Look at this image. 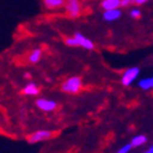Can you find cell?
Wrapping results in <instances>:
<instances>
[{"mask_svg": "<svg viewBox=\"0 0 153 153\" xmlns=\"http://www.w3.org/2000/svg\"><path fill=\"white\" fill-rule=\"evenodd\" d=\"M81 87H82V80L79 76H72V77L67 79L61 86L62 91L66 94H77L81 90Z\"/></svg>", "mask_w": 153, "mask_h": 153, "instance_id": "obj_1", "label": "cell"}, {"mask_svg": "<svg viewBox=\"0 0 153 153\" xmlns=\"http://www.w3.org/2000/svg\"><path fill=\"white\" fill-rule=\"evenodd\" d=\"M138 75H140V68L138 67H129L127 68V70L123 72V75H122V77H121V82H122V85L128 87V86H131L133 81L138 77Z\"/></svg>", "mask_w": 153, "mask_h": 153, "instance_id": "obj_2", "label": "cell"}, {"mask_svg": "<svg viewBox=\"0 0 153 153\" xmlns=\"http://www.w3.org/2000/svg\"><path fill=\"white\" fill-rule=\"evenodd\" d=\"M53 136V133L49 129H40V131H36L34 133H31L27 137V141L29 143H37V142H42V141H46L49 138Z\"/></svg>", "mask_w": 153, "mask_h": 153, "instance_id": "obj_3", "label": "cell"}, {"mask_svg": "<svg viewBox=\"0 0 153 153\" xmlns=\"http://www.w3.org/2000/svg\"><path fill=\"white\" fill-rule=\"evenodd\" d=\"M74 40L76 42V46H81V48L86 49V50H94V48H95L92 40L87 39V37L83 36L81 33H76L74 35Z\"/></svg>", "mask_w": 153, "mask_h": 153, "instance_id": "obj_4", "label": "cell"}, {"mask_svg": "<svg viewBox=\"0 0 153 153\" xmlns=\"http://www.w3.org/2000/svg\"><path fill=\"white\" fill-rule=\"evenodd\" d=\"M66 11L71 18H77L81 11V4L79 0H68L66 3Z\"/></svg>", "mask_w": 153, "mask_h": 153, "instance_id": "obj_5", "label": "cell"}, {"mask_svg": "<svg viewBox=\"0 0 153 153\" xmlns=\"http://www.w3.org/2000/svg\"><path fill=\"white\" fill-rule=\"evenodd\" d=\"M36 106L42 111H53L57 108V102L53 100H48V98H39L36 101Z\"/></svg>", "mask_w": 153, "mask_h": 153, "instance_id": "obj_6", "label": "cell"}, {"mask_svg": "<svg viewBox=\"0 0 153 153\" xmlns=\"http://www.w3.org/2000/svg\"><path fill=\"white\" fill-rule=\"evenodd\" d=\"M122 16V13L120 9H113V10H107L103 13V19L106 21H116Z\"/></svg>", "mask_w": 153, "mask_h": 153, "instance_id": "obj_7", "label": "cell"}, {"mask_svg": "<svg viewBox=\"0 0 153 153\" xmlns=\"http://www.w3.org/2000/svg\"><path fill=\"white\" fill-rule=\"evenodd\" d=\"M120 6H121V0H102L101 3V7L105 11L118 9Z\"/></svg>", "mask_w": 153, "mask_h": 153, "instance_id": "obj_8", "label": "cell"}, {"mask_svg": "<svg viewBox=\"0 0 153 153\" xmlns=\"http://www.w3.org/2000/svg\"><path fill=\"white\" fill-rule=\"evenodd\" d=\"M147 142V136H144V134H138V136H134L133 138H132V141H131V147L133 148V147H141V146H143L144 143Z\"/></svg>", "mask_w": 153, "mask_h": 153, "instance_id": "obj_9", "label": "cell"}, {"mask_svg": "<svg viewBox=\"0 0 153 153\" xmlns=\"http://www.w3.org/2000/svg\"><path fill=\"white\" fill-rule=\"evenodd\" d=\"M22 92H24L25 95H29V96H34V95L39 94L40 90H39V87H37L34 82H30V83H27V85L24 87Z\"/></svg>", "mask_w": 153, "mask_h": 153, "instance_id": "obj_10", "label": "cell"}, {"mask_svg": "<svg viewBox=\"0 0 153 153\" xmlns=\"http://www.w3.org/2000/svg\"><path fill=\"white\" fill-rule=\"evenodd\" d=\"M41 56H42L41 49H35V50H33L31 53L29 55V61H30L31 64H37V62L40 61Z\"/></svg>", "mask_w": 153, "mask_h": 153, "instance_id": "obj_11", "label": "cell"}, {"mask_svg": "<svg viewBox=\"0 0 153 153\" xmlns=\"http://www.w3.org/2000/svg\"><path fill=\"white\" fill-rule=\"evenodd\" d=\"M65 4V0H44V5L48 9H56Z\"/></svg>", "mask_w": 153, "mask_h": 153, "instance_id": "obj_12", "label": "cell"}, {"mask_svg": "<svg viewBox=\"0 0 153 153\" xmlns=\"http://www.w3.org/2000/svg\"><path fill=\"white\" fill-rule=\"evenodd\" d=\"M138 86L144 90V91H147V90H151L153 87V79L152 77H146V79H143L138 82Z\"/></svg>", "mask_w": 153, "mask_h": 153, "instance_id": "obj_13", "label": "cell"}, {"mask_svg": "<svg viewBox=\"0 0 153 153\" xmlns=\"http://www.w3.org/2000/svg\"><path fill=\"white\" fill-rule=\"evenodd\" d=\"M148 0H121V6H128L129 4H137L142 5L144 3H147Z\"/></svg>", "mask_w": 153, "mask_h": 153, "instance_id": "obj_14", "label": "cell"}, {"mask_svg": "<svg viewBox=\"0 0 153 153\" xmlns=\"http://www.w3.org/2000/svg\"><path fill=\"white\" fill-rule=\"evenodd\" d=\"M132 149V147H131V144H129V143H127V144H125V146H122L116 153H128L129 151H131Z\"/></svg>", "mask_w": 153, "mask_h": 153, "instance_id": "obj_15", "label": "cell"}, {"mask_svg": "<svg viewBox=\"0 0 153 153\" xmlns=\"http://www.w3.org/2000/svg\"><path fill=\"white\" fill-rule=\"evenodd\" d=\"M129 15H131V18H133V19H140L141 18V10L132 9L131 13H129Z\"/></svg>", "mask_w": 153, "mask_h": 153, "instance_id": "obj_16", "label": "cell"}, {"mask_svg": "<svg viewBox=\"0 0 153 153\" xmlns=\"http://www.w3.org/2000/svg\"><path fill=\"white\" fill-rule=\"evenodd\" d=\"M144 153H153V147L151 146V147H149V148H148L146 152H144Z\"/></svg>", "mask_w": 153, "mask_h": 153, "instance_id": "obj_17", "label": "cell"}]
</instances>
